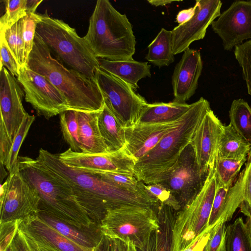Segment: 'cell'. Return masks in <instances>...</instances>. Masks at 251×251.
<instances>
[{
	"label": "cell",
	"mask_w": 251,
	"mask_h": 251,
	"mask_svg": "<svg viewBox=\"0 0 251 251\" xmlns=\"http://www.w3.org/2000/svg\"><path fill=\"white\" fill-rule=\"evenodd\" d=\"M3 34L7 44L20 67L26 65L24 42L22 36L21 19Z\"/></svg>",
	"instance_id": "obj_35"
},
{
	"label": "cell",
	"mask_w": 251,
	"mask_h": 251,
	"mask_svg": "<svg viewBox=\"0 0 251 251\" xmlns=\"http://www.w3.org/2000/svg\"><path fill=\"white\" fill-rule=\"evenodd\" d=\"M5 251H15L12 242Z\"/></svg>",
	"instance_id": "obj_56"
},
{
	"label": "cell",
	"mask_w": 251,
	"mask_h": 251,
	"mask_svg": "<svg viewBox=\"0 0 251 251\" xmlns=\"http://www.w3.org/2000/svg\"><path fill=\"white\" fill-rule=\"evenodd\" d=\"M244 183V170L229 188H226L216 182V190L208 227H213L221 221L226 223L231 220L242 202Z\"/></svg>",
	"instance_id": "obj_20"
},
{
	"label": "cell",
	"mask_w": 251,
	"mask_h": 251,
	"mask_svg": "<svg viewBox=\"0 0 251 251\" xmlns=\"http://www.w3.org/2000/svg\"><path fill=\"white\" fill-rule=\"evenodd\" d=\"M216 190L214 168L210 170L196 197L177 212L171 251H182L208 227Z\"/></svg>",
	"instance_id": "obj_8"
},
{
	"label": "cell",
	"mask_w": 251,
	"mask_h": 251,
	"mask_svg": "<svg viewBox=\"0 0 251 251\" xmlns=\"http://www.w3.org/2000/svg\"><path fill=\"white\" fill-rule=\"evenodd\" d=\"M153 208L159 227L153 234L151 251H171L173 228L178 211L159 202Z\"/></svg>",
	"instance_id": "obj_25"
},
{
	"label": "cell",
	"mask_w": 251,
	"mask_h": 251,
	"mask_svg": "<svg viewBox=\"0 0 251 251\" xmlns=\"http://www.w3.org/2000/svg\"><path fill=\"white\" fill-rule=\"evenodd\" d=\"M59 115L60 128L64 140L72 151L81 152L77 111L69 109Z\"/></svg>",
	"instance_id": "obj_33"
},
{
	"label": "cell",
	"mask_w": 251,
	"mask_h": 251,
	"mask_svg": "<svg viewBox=\"0 0 251 251\" xmlns=\"http://www.w3.org/2000/svg\"><path fill=\"white\" fill-rule=\"evenodd\" d=\"M35 120L34 116L28 113L24 118L12 144L5 167L9 173L18 165V154L22 143L26 137L29 128Z\"/></svg>",
	"instance_id": "obj_36"
},
{
	"label": "cell",
	"mask_w": 251,
	"mask_h": 251,
	"mask_svg": "<svg viewBox=\"0 0 251 251\" xmlns=\"http://www.w3.org/2000/svg\"><path fill=\"white\" fill-rule=\"evenodd\" d=\"M82 171L93 174L102 180L119 187L129 190H138L144 187V183L138 180L135 176L109 172Z\"/></svg>",
	"instance_id": "obj_37"
},
{
	"label": "cell",
	"mask_w": 251,
	"mask_h": 251,
	"mask_svg": "<svg viewBox=\"0 0 251 251\" xmlns=\"http://www.w3.org/2000/svg\"><path fill=\"white\" fill-rule=\"evenodd\" d=\"M243 197L239 206L240 210L247 217L251 216V150L245 163Z\"/></svg>",
	"instance_id": "obj_43"
},
{
	"label": "cell",
	"mask_w": 251,
	"mask_h": 251,
	"mask_svg": "<svg viewBox=\"0 0 251 251\" xmlns=\"http://www.w3.org/2000/svg\"><path fill=\"white\" fill-rule=\"evenodd\" d=\"M96 79L102 93L104 103L124 128L138 124L147 103L129 85L100 68Z\"/></svg>",
	"instance_id": "obj_10"
},
{
	"label": "cell",
	"mask_w": 251,
	"mask_h": 251,
	"mask_svg": "<svg viewBox=\"0 0 251 251\" xmlns=\"http://www.w3.org/2000/svg\"><path fill=\"white\" fill-rule=\"evenodd\" d=\"M17 79L4 67L0 70V162L6 165L14 139L27 113L25 93Z\"/></svg>",
	"instance_id": "obj_9"
},
{
	"label": "cell",
	"mask_w": 251,
	"mask_h": 251,
	"mask_svg": "<svg viewBox=\"0 0 251 251\" xmlns=\"http://www.w3.org/2000/svg\"><path fill=\"white\" fill-rule=\"evenodd\" d=\"M98 59L100 69L125 82L134 90L139 88L140 80L151 76V66L146 62Z\"/></svg>",
	"instance_id": "obj_23"
},
{
	"label": "cell",
	"mask_w": 251,
	"mask_h": 251,
	"mask_svg": "<svg viewBox=\"0 0 251 251\" xmlns=\"http://www.w3.org/2000/svg\"><path fill=\"white\" fill-rule=\"evenodd\" d=\"M18 163L24 179L38 192L39 211L81 229L100 226L89 218L70 187L53 176L37 158L19 156Z\"/></svg>",
	"instance_id": "obj_3"
},
{
	"label": "cell",
	"mask_w": 251,
	"mask_h": 251,
	"mask_svg": "<svg viewBox=\"0 0 251 251\" xmlns=\"http://www.w3.org/2000/svg\"><path fill=\"white\" fill-rule=\"evenodd\" d=\"M212 228V227H208L182 251H203Z\"/></svg>",
	"instance_id": "obj_46"
},
{
	"label": "cell",
	"mask_w": 251,
	"mask_h": 251,
	"mask_svg": "<svg viewBox=\"0 0 251 251\" xmlns=\"http://www.w3.org/2000/svg\"><path fill=\"white\" fill-rule=\"evenodd\" d=\"M210 109L209 101L202 97L191 104L179 125L136 162L134 176L138 180L146 184L158 183L190 144L198 127Z\"/></svg>",
	"instance_id": "obj_4"
},
{
	"label": "cell",
	"mask_w": 251,
	"mask_h": 251,
	"mask_svg": "<svg viewBox=\"0 0 251 251\" xmlns=\"http://www.w3.org/2000/svg\"><path fill=\"white\" fill-rule=\"evenodd\" d=\"M207 176L201 174L194 149L190 144L175 166L157 183L161 184L172 193L182 209L199 194Z\"/></svg>",
	"instance_id": "obj_13"
},
{
	"label": "cell",
	"mask_w": 251,
	"mask_h": 251,
	"mask_svg": "<svg viewBox=\"0 0 251 251\" xmlns=\"http://www.w3.org/2000/svg\"><path fill=\"white\" fill-rule=\"evenodd\" d=\"M148 48L146 59L153 65L161 68L174 62L171 31L162 28Z\"/></svg>",
	"instance_id": "obj_29"
},
{
	"label": "cell",
	"mask_w": 251,
	"mask_h": 251,
	"mask_svg": "<svg viewBox=\"0 0 251 251\" xmlns=\"http://www.w3.org/2000/svg\"><path fill=\"white\" fill-rule=\"evenodd\" d=\"M176 0H148V2L155 6H165L174 2L181 1Z\"/></svg>",
	"instance_id": "obj_50"
},
{
	"label": "cell",
	"mask_w": 251,
	"mask_h": 251,
	"mask_svg": "<svg viewBox=\"0 0 251 251\" xmlns=\"http://www.w3.org/2000/svg\"><path fill=\"white\" fill-rule=\"evenodd\" d=\"M251 144L229 124L224 126L220 135L218 157L233 159L247 158Z\"/></svg>",
	"instance_id": "obj_27"
},
{
	"label": "cell",
	"mask_w": 251,
	"mask_h": 251,
	"mask_svg": "<svg viewBox=\"0 0 251 251\" xmlns=\"http://www.w3.org/2000/svg\"><path fill=\"white\" fill-rule=\"evenodd\" d=\"M40 20V14L36 13L27 14L21 19L26 65L29 55L33 47L36 29Z\"/></svg>",
	"instance_id": "obj_38"
},
{
	"label": "cell",
	"mask_w": 251,
	"mask_h": 251,
	"mask_svg": "<svg viewBox=\"0 0 251 251\" xmlns=\"http://www.w3.org/2000/svg\"><path fill=\"white\" fill-rule=\"evenodd\" d=\"M26 66L45 76L64 95L69 109L85 112L102 110L104 98L96 79L66 68L52 55L50 50L36 33Z\"/></svg>",
	"instance_id": "obj_2"
},
{
	"label": "cell",
	"mask_w": 251,
	"mask_h": 251,
	"mask_svg": "<svg viewBox=\"0 0 251 251\" xmlns=\"http://www.w3.org/2000/svg\"><path fill=\"white\" fill-rule=\"evenodd\" d=\"M22 220L0 223V251H5L13 240Z\"/></svg>",
	"instance_id": "obj_45"
},
{
	"label": "cell",
	"mask_w": 251,
	"mask_h": 251,
	"mask_svg": "<svg viewBox=\"0 0 251 251\" xmlns=\"http://www.w3.org/2000/svg\"><path fill=\"white\" fill-rule=\"evenodd\" d=\"M224 125L210 109L198 127L190 143L202 175L214 168L219 142Z\"/></svg>",
	"instance_id": "obj_17"
},
{
	"label": "cell",
	"mask_w": 251,
	"mask_h": 251,
	"mask_svg": "<svg viewBox=\"0 0 251 251\" xmlns=\"http://www.w3.org/2000/svg\"><path fill=\"white\" fill-rule=\"evenodd\" d=\"M193 17L172 31V50L174 55L184 52L193 42L203 39L208 27L221 14L219 0H197Z\"/></svg>",
	"instance_id": "obj_15"
},
{
	"label": "cell",
	"mask_w": 251,
	"mask_h": 251,
	"mask_svg": "<svg viewBox=\"0 0 251 251\" xmlns=\"http://www.w3.org/2000/svg\"><path fill=\"white\" fill-rule=\"evenodd\" d=\"M225 248V251H251V237L242 218L226 228Z\"/></svg>",
	"instance_id": "obj_30"
},
{
	"label": "cell",
	"mask_w": 251,
	"mask_h": 251,
	"mask_svg": "<svg viewBox=\"0 0 251 251\" xmlns=\"http://www.w3.org/2000/svg\"><path fill=\"white\" fill-rule=\"evenodd\" d=\"M246 224L249 229L251 237V216L248 217V219L247 220Z\"/></svg>",
	"instance_id": "obj_55"
},
{
	"label": "cell",
	"mask_w": 251,
	"mask_h": 251,
	"mask_svg": "<svg viewBox=\"0 0 251 251\" xmlns=\"http://www.w3.org/2000/svg\"><path fill=\"white\" fill-rule=\"evenodd\" d=\"M36 214L66 238L87 248L95 249L103 236L100 226L81 229L43 212Z\"/></svg>",
	"instance_id": "obj_24"
},
{
	"label": "cell",
	"mask_w": 251,
	"mask_h": 251,
	"mask_svg": "<svg viewBox=\"0 0 251 251\" xmlns=\"http://www.w3.org/2000/svg\"><path fill=\"white\" fill-rule=\"evenodd\" d=\"M94 55L111 61L133 60L136 40L126 14L108 0L97 1L84 37Z\"/></svg>",
	"instance_id": "obj_5"
},
{
	"label": "cell",
	"mask_w": 251,
	"mask_h": 251,
	"mask_svg": "<svg viewBox=\"0 0 251 251\" xmlns=\"http://www.w3.org/2000/svg\"><path fill=\"white\" fill-rule=\"evenodd\" d=\"M225 226L226 223L221 221L211 228L203 251H225Z\"/></svg>",
	"instance_id": "obj_42"
},
{
	"label": "cell",
	"mask_w": 251,
	"mask_h": 251,
	"mask_svg": "<svg viewBox=\"0 0 251 251\" xmlns=\"http://www.w3.org/2000/svg\"><path fill=\"white\" fill-rule=\"evenodd\" d=\"M196 10V6L183 9L178 12L176 17V22L178 25H182L189 21L194 16Z\"/></svg>",
	"instance_id": "obj_48"
},
{
	"label": "cell",
	"mask_w": 251,
	"mask_h": 251,
	"mask_svg": "<svg viewBox=\"0 0 251 251\" xmlns=\"http://www.w3.org/2000/svg\"><path fill=\"white\" fill-rule=\"evenodd\" d=\"M17 79L24 90L25 101L38 115L49 119L69 110L64 95L45 76L26 65L20 68Z\"/></svg>",
	"instance_id": "obj_12"
},
{
	"label": "cell",
	"mask_w": 251,
	"mask_h": 251,
	"mask_svg": "<svg viewBox=\"0 0 251 251\" xmlns=\"http://www.w3.org/2000/svg\"><path fill=\"white\" fill-rule=\"evenodd\" d=\"M230 124L251 144V107L242 99L234 100L229 111Z\"/></svg>",
	"instance_id": "obj_31"
},
{
	"label": "cell",
	"mask_w": 251,
	"mask_h": 251,
	"mask_svg": "<svg viewBox=\"0 0 251 251\" xmlns=\"http://www.w3.org/2000/svg\"><path fill=\"white\" fill-rule=\"evenodd\" d=\"M202 68V61L199 50L189 48L184 51L172 77L174 97L173 101L185 103L194 95Z\"/></svg>",
	"instance_id": "obj_18"
},
{
	"label": "cell",
	"mask_w": 251,
	"mask_h": 251,
	"mask_svg": "<svg viewBox=\"0 0 251 251\" xmlns=\"http://www.w3.org/2000/svg\"><path fill=\"white\" fill-rule=\"evenodd\" d=\"M126 243L127 245V251H141L132 243L130 242H127Z\"/></svg>",
	"instance_id": "obj_54"
},
{
	"label": "cell",
	"mask_w": 251,
	"mask_h": 251,
	"mask_svg": "<svg viewBox=\"0 0 251 251\" xmlns=\"http://www.w3.org/2000/svg\"><path fill=\"white\" fill-rule=\"evenodd\" d=\"M100 227L106 236L130 242L141 251H151L159 225L153 207L127 206L108 211Z\"/></svg>",
	"instance_id": "obj_7"
},
{
	"label": "cell",
	"mask_w": 251,
	"mask_h": 251,
	"mask_svg": "<svg viewBox=\"0 0 251 251\" xmlns=\"http://www.w3.org/2000/svg\"><path fill=\"white\" fill-rule=\"evenodd\" d=\"M234 53L242 68L248 94L251 96V39L235 47Z\"/></svg>",
	"instance_id": "obj_39"
},
{
	"label": "cell",
	"mask_w": 251,
	"mask_h": 251,
	"mask_svg": "<svg viewBox=\"0 0 251 251\" xmlns=\"http://www.w3.org/2000/svg\"><path fill=\"white\" fill-rule=\"evenodd\" d=\"M42 0H27L28 14L35 13L36 10Z\"/></svg>",
	"instance_id": "obj_49"
},
{
	"label": "cell",
	"mask_w": 251,
	"mask_h": 251,
	"mask_svg": "<svg viewBox=\"0 0 251 251\" xmlns=\"http://www.w3.org/2000/svg\"><path fill=\"white\" fill-rule=\"evenodd\" d=\"M101 111H77L79 138L82 152L89 154L111 152L100 131L98 120Z\"/></svg>",
	"instance_id": "obj_22"
},
{
	"label": "cell",
	"mask_w": 251,
	"mask_h": 251,
	"mask_svg": "<svg viewBox=\"0 0 251 251\" xmlns=\"http://www.w3.org/2000/svg\"><path fill=\"white\" fill-rule=\"evenodd\" d=\"M105 236L107 241V251H127L126 243L118 239Z\"/></svg>",
	"instance_id": "obj_47"
},
{
	"label": "cell",
	"mask_w": 251,
	"mask_h": 251,
	"mask_svg": "<svg viewBox=\"0 0 251 251\" xmlns=\"http://www.w3.org/2000/svg\"><path fill=\"white\" fill-rule=\"evenodd\" d=\"M100 134L111 152L125 147V128L105 104L99 117Z\"/></svg>",
	"instance_id": "obj_28"
},
{
	"label": "cell",
	"mask_w": 251,
	"mask_h": 251,
	"mask_svg": "<svg viewBox=\"0 0 251 251\" xmlns=\"http://www.w3.org/2000/svg\"><path fill=\"white\" fill-rule=\"evenodd\" d=\"M0 69L5 67L14 76L18 77L20 66L13 56L3 34H0Z\"/></svg>",
	"instance_id": "obj_44"
},
{
	"label": "cell",
	"mask_w": 251,
	"mask_h": 251,
	"mask_svg": "<svg viewBox=\"0 0 251 251\" xmlns=\"http://www.w3.org/2000/svg\"><path fill=\"white\" fill-rule=\"evenodd\" d=\"M35 33L59 60L87 77L96 79L100 68L99 59L74 28L62 20L50 16L46 10L40 14Z\"/></svg>",
	"instance_id": "obj_6"
},
{
	"label": "cell",
	"mask_w": 251,
	"mask_h": 251,
	"mask_svg": "<svg viewBox=\"0 0 251 251\" xmlns=\"http://www.w3.org/2000/svg\"><path fill=\"white\" fill-rule=\"evenodd\" d=\"M37 158L59 180L72 189L89 218L100 225L107 211L127 206L152 207L157 200L144 187L129 190L105 182L88 172L63 162L58 154L40 149Z\"/></svg>",
	"instance_id": "obj_1"
},
{
	"label": "cell",
	"mask_w": 251,
	"mask_h": 251,
	"mask_svg": "<svg viewBox=\"0 0 251 251\" xmlns=\"http://www.w3.org/2000/svg\"><path fill=\"white\" fill-rule=\"evenodd\" d=\"M21 222L12 241L15 251H42Z\"/></svg>",
	"instance_id": "obj_41"
},
{
	"label": "cell",
	"mask_w": 251,
	"mask_h": 251,
	"mask_svg": "<svg viewBox=\"0 0 251 251\" xmlns=\"http://www.w3.org/2000/svg\"><path fill=\"white\" fill-rule=\"evenodd\" d=\"M67 165L80 170L102 171L134 176L136 160L125 147L106 154L76 152L70 148L58 154Z\"/></svg>",
	"instance_id": "obj_16"
},
{
	"label": "cell",
	"mask_w": 251,
	"mask_h": 251,
	"mask_svg": "<svg viewBox=\"0 0 251 251\" xmlns=\"http://www.w3.org/2000/svg\"><path fill=\"white\" fill-rule=\"evenodd\" d=\"M211 25L227 51L251 39V0L234 1Z\"/></svg>",
	"instance_id": "obj_14"
},
{
	"label": "cell",
	"mask_w": 251,
	"mask_h": 251,
	"mask_svg": "<svg viewBox=\"0 0 251 251\" xmlns=\"http://www.w3.org/2000/svg\"><path fill=\"white\" fill-rule=\"evenodd\" d=\"M39 201L37 191L24 179L18 163L0 185V223L37 214Z\"/></svg>",
	"instance_id": "obj_11"
},
{
	"label": "cell",
	"mask_w": 251,
	"mask_h": 251,
	"mask_svg": "<svg viewBox=\"0 0 251 251\" xmlns=\"http://www.w3.org/2000/svg\"><path fill=\"white\" fill-rule=\"evenodd\" d=\"M95 251H107L106 239L104 235L99 244L95 248Z\"/></svg>",
	"instance_id": "obj_51"
},
{
	"label": "cell",
	"mask_w": 251,
	"mask_h": 251,
	"mask_svg": "<svg viewBox=\"0 0 251 251\" xmlns=\"http://www.w3.org/2000/svg\"><path fill=\"white\" fill-rule=\"evenodd\" d=\"M5 13L0 18V33H3L28 14L27 0H5Z\"/></svg>",
	"instance_id": "obj_34"
},
{
	"label": "cell",
	"mask_w": 251,
	"mask_h": 251,
	"mask_svg": "<svg viewBox=\"0 0 251 251\" xmlns=\"http://www.w3.org/2000/svg\"><path fill=\"white\" fill-rule=\"evenodd\" d=\"M21 223L36 241L59 251H95V249L82 246L66 238L37 214L25 218Z\"/></svg>",
	"instance_id": "obj_21"
},
{
	"label": "cell",
	"mask_w": 251,
	"mask_h": 251,
	"mask_svg": "<svg viewBox=\"0 0 251 251\" xmlns=\"http://www.w3.org/2000/svg\"><path fill=\"white\" fill-rule=\"evenodd\" d=\"M191 104L170 102L147 103L138 123L159 124L176 121L189 110Z\"/></svg>",
	"instance_id": "obj_26"
},
{
	"label": "cell",
	"mask_w": 251,
	"mask_h": 251,
	"mask_svg": "<svg viewBox=\"0 0 251 251\" xmlns=\"http://www.w3.org/2000/svg\"><path fill=\"white\" fill-rule=\"evenodd\" d=\"M247 159V157L233 159L217 157L214 165L217 183L227 188L231 187Z\"/></svg>",
	"instance_id": "obj_32"
},
{
	"label": "cell",
	"mask_w": 251,
	"mask_h": 251,
	"mask_svg": "<svg viewBox=\"0 0 251 251\" xmlns=\"http://www.w3.org/2000/svg\"><path fill=\"white\" fill-rule=\"evenodd\" d=\"M182 116L174 122L138 123L125 128V149L137 161L156 146L165 135L176 128L181 122Z\"/></svg>",
	"instance_id": "obj_19"
},
{
	"label": "cell",
	"mask_w": 251,
	"mask_h": 251,
	"mask_svg": "<svg viewBox=\"0 0 251 251\" xmlns=\"http://www.w3.org/2000/svg\"><path fill=\"white\" fill-rule=\"evenodd\" d=\"M0 182L2 183L3 179L7 175V173L5 171V167L1 162H0Z\"/></svg>",
	"instance_id": "obj_53"
},
{
	"label": "cell",
	"mask_w": 251,
	"mask_h": 251,
	"mask_svg": "<svg viewBox=\"0 0 251 251\" xmlns=\"http://www.w3.org/2000/svg\"><path fill=\"white\" fill-rule=\"evenodd\" d=\"M35 240V239H34ZM36 241V240H35ZM40 248L42 251H59L55 249L45 245L43 243L36 241Z\"/></svg>",
	"instance_id": "obj_52"
},
{
	"label": "cell",
	"mask_w": 251,
	"mask_h": 251,
	"mask_svg": "<svg viewBox=\"0 0 251 251\" xmlns=\"http://www.w3.org/2000/svg\"><path fill=\"white\" fill-rule=\"evenodd\" d=\"M144 187L147 192L155 198L158 202L169 206L176 211L181 207L172 193L160 183L146 184Z\"/></svg>",
	"instance_id": "obj_40"
}]
</instances>
